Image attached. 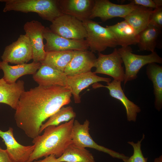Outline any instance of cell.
Returning <instances> with one entry per match:
<instances>
[{"label": "cell", "mask_w": 162, "mask_h": 162, "mask_svg": "<svg viewBox=\"0 0 162 162\" xmlns=\"http://www.w3.org/2000/svg\"><path fill=\"white\" fill-rule=\"evenodd\" d=\"M72 96L67 86L39 85L22 94L14 118L17 126L28 137L40 135L43 122L64 106L69 104Z\"/></svg>", "instance_id": "6da1fadb"}, {"label": "cell", "mask_w": 162, "mask_h": 162, "mask_svg": "<svg viewBox=\"0 0 162 162\" xmlns=\"http://www.w3.org/2000/svg\"><path fill=\"white\" fill-rule=\"evenodd\" d=\"M74 118L58 126L46 128L41 135L33 139L34 150L27 162H32L43 157L54 154L61 156L72 143V132Z\"/></svg>", "instance_id": "7a4b0ae2"}, {"label": "cell", "mask_w": 162, "mask_h": 162, "mask_svg": "<svg viewBox=\"0 0 162 162\" xmlns=\"http://www.w3.org/2000/svg\"><path fill=\"white\" fill-rule=\"evenodd\" d=\"M5 3L3 11L34 12L44 20L52 22L63 14L58 0H1Z\"/></svg>", "instance_id": "3957f363"}, {"label": "cell", "mask_w": 162, "mask_h": 162, "mask_svg": "<svg viewBox=\"0 0 162 162\" xmlns=\"http://www.w3.org/2000/svg\"><path fill=\"white\" fill-rule=\"evenodd\" d=\"M117 49L125 68L124 85L136 79L138 72L144 65L152 63H162V58L155 51L149 55H141L133 53L130 46L122 47Z\"/></svg>", "instance_id": "277c9868"}, {"label": "cell", "mask_w": 162, "mask_h": 162, "mask_svg": "<svg viewBox=\"0 0 162 162\" xmlns=\"http://www.w3.org/2000/svg\"><path fill=\"white\" fill-rule=\"evenodd\" d=\"M82 22L87 32L86 40L92 52H101L107 47L115 48L118 46L113 35L106 27L91 20Z\"/></svg>", "instance_id": "5b68a950"}, {"label": "cell", "mask_w": 162, "mask_h": 162, "mask_svg": "<svg viewBox=\"0 0 162 162\" xmlns=\"http://www.w3.org/2000/svg\"><path fill=\"white\" fill-rule=\"evenodd\" d=\"M89 121L86 119L83 124L74 120L72 132V144L80 147L90 148L106 153L112 157L122 160L129 157L104 146L98 145L93 140L89 133Z\"/></svg>", "instance_id": "8992f818"}, {"label": "cell", "mask_w": 162, "mask_h": 162, "mask_svg": "<svg viewBox=\"0 0 162 162\" xmlns=\"http://www.w3.org/2000/svg\"><path fill=\"white\" fill-rule=\"evenodd\" d=\"M51 22L49 28L51 31L63 37L76 40L87 37L82 22L72 16L63 14Z\"/></svg>", "instance_id": "52a82bcc"}, {"label": "cell", "mask_w": 162, "mask_h": 162, "mask_svg": "<svg viewBox=\"0 0 162 162\" xmlns=\"http://www.w3.org/2000/svg\"><path fill=\"white\" fill-rule=\"evenodd\" d=\"M2 61L17 64L27 63L32 59V50L29 39L20 35L17 40L5 47L1 56Z\"/></svg>", "instance_id": "ba28073f"}, {"label": "cell", "mask_w": 162, "mask_h": 162, "mask_svg": "<svg viewBox=\"0 0 162 162\" xmlns=\"http://www.w3.org/2000/svg\"><path fill=\"white\" fill-rule=\"evenodd\" d=\"M98 55L94 73L107 75L114 80L124 81V71L122 66L123 62L118 49L115 48L112 53L108 55L98 52Z\"/></svg>", "instance_id": "9c48e42d"}, {"label": "cell", "mask_w": 162, "mask_h": 162, "mask_svg": "<svg viewBox=\"0 0 162 162\" xmlns=\"http://www.w3.org/2000/svg\"><path fill=\"white\" fill-rule=\"evenodd\" d=\"M138 5L131 3L118 4L108 0H95L89 19L100 18L103 22L116 17L124 18Z\"/></svg>", "instance_id": "30bf717a"}, {"label": "cell", "mask_w": 162, "mask_h": 162, "mask_svg": "<svg viewBox=\"0 0 162 162\" xmlns=\"http://www.w3.org/2000/svg\"><path fill=\"white\" fill-rule=\"evenodd\" d=\"M46 42L44 49L46 52L67 50H86L89 48L86 40L66 38L52 32L45 27L43 33Z\"/></svg>", "instance_id": "8fae6325"}, {"label": "cell", "mask_w": 162, "mask_h": 162, "mask_svg": "<svg viewBox=\"0 0 162 162\" xmlns=\"http://www.w3.org/2000/svg\"><path fill=\"white\" fill-rule=\"evenodd\" d=\"M45 28L40 22L35 20L27 22L24 25L25 34L29 39L32 48L33 62L40 63L45 58L46 52L43 43Z\"/></svg>", "instance_id": "7c38bea8"}, {"label": "cell", "mask_w": 162, "mask_h": 162, "mask_svg": "<svg viewBox=\"0 0 162 162\" xmlns=\"http://www.w3.org/2000/svg\"><path fill=\"white\" fill-rule=\"evenodd\" d=\"M110 79L100 77L94 72L90 71L71 76H67V85L70 89L75 103L81 102L80 92L91 85L103 81L107 83L111 82Z\"/></svg>", "instance_id": "4fadbf2b"}, {"label": "cell", "mask_w": 162, "mask_h": 162, "mask_svg": "<svg viewBox=\"0 0 162 162\" xmlns=\"http://www.w3.org/2000/svg\"><path fill=\"white\" fill-rule=\"evenodd\" d=\"M0 137L3 140L6 150L15 162H27L34 148V146H25L15 138L13 129L9 127L6 131L0 129Z\"/></svg>", "instance_id": "5bb4252c"}, {"label": "cell", "mask_w": 162, "mask_h": 162, "mask_svg": "<svg viewBox=\"0 0 162 162\" xmlns=\"http://www.w3.org/2000/svg\"><path fill=\"white\" fill-rule=\"evenodd\" d=\"M58 1L62 14L72 16L82 22L90 20L94 0H58Z\"/></svg>", "instance_id": "9a60e30c"}, {"label": "cell", "mask_w": 162, "mask_h": 162, "mask_svg": "<svg viewBox=\"0 0 162 162\" xmlns=\"http://www.w3.org/2000/svg\"><path fill=\"white\" fill-rule=\"evenodd\" d=\"M121 82L114 80L112 82L107 83L106 86L97 82L94 83L92 86L94 88L104 87L108 89L110 95L119 100L124 106L126 110L127 120L129 122H135L138 113L141 111V109L126 96L122 89Z\"/></svg>", "instance_id": "2e32d148"}, {"label": "cell", "mask_w": 162, "mask_h": 162, "mask_svg": "<svg viewBox=\"0 0 162 162\" xmlns=\"http://www.w3.org/2000/svg\"><path fill=\"white\" fill-rule=\"evenodd\" d=\"M97 58L93 52L86 50H76L64 72L68 76L91 71L95 67Z\"/></svg>", "instance_id": "e0dca14e"}, {"label": "cell", "mask_w": 162, "mask_h": 162, "mask_svg": "<svg viewBox=\"0 0 162 162\" xmlns=\"http://www.w3.org/2000/svg\"><path fill=\"white\" fill-rule=\"evenodd\" d=\"M67 78V76L64 72L42 64L33 76L34 80L39 85L44 86L57 85L68 87Z\"/></svg>", "instance_id": "ac0fdd59"}, {"label": "cell", "mask_w": 162, "mask_h": 162, "mask_svg": "<svg viewBox=\"0 0 162 162\" xmlns=\"http://www.w3.org/2000/svg\"><path fill=\"white\" fill-rule=\"evenodd\" d=\"M40 62H33L27 64L11 66L8 63L0 61V69L4 73L2 78L7 83L12 84L16 82L20 77L28 74L34 75L40 68Z\"/></svg>", "instance_id": "d6986e66"}, {"label": "cell", "mask_w": 162, "mask_h": 162, "mask_svg": "<svg viewBox=\"0 0 162 162\" xmlns=\"http://www.w3.org/2000/svg\"><path fill=\"white\" fill-rule=\"evenodd\" d=\"M23 81L10 84L0 79V103H3L16 110L20 97L25 91Z\"/></svg>", "instance_id": "ffe728a7"}, {"label": "cell", "mask_w": 162, "mask_h": 162, "mask_svg": "<svg viewBox=\"0 0 162 162\" xmlns=\"http://www.w3.org/2000/svg\"><path fill=\"white\" fill-rule=\"evenodd\" d=\"M106 27L113 35L118 46L125 47L137 44L138 34L124 20L114 25L107 26Z\"/></svg>", "instance_id": "44dd1931"}, {"label": "cell", "mask_w": 162, "mask_h": 162, "mask_svg": "<svg viewBox=\"0 0 162 162\" xmlns=\"http://www.w3.org/2000/svg\"><path fill=\"white\" fill-rule=\"evenodd\" d=\"M146 73L153 84L155 107L160 111L162 107V67L155 63L148 64Z\"/></svg>", "instance_id": "7402d4cb"}, {"label": "cell", "mask_w": 162, "mask_h": 162, "mask_svg": "<svg viewBox=\"0 0 162 162\" xmlns=\"http://www.w3.org/2000/svg\"><path fill=\"white\" fill-rule=\"evenodd\" d=\"M152 9L139 6L124 18L139 34L149 24Z\"/></svg>", "instance_id": "603a6c76"}, {"label": "cell", "mask_w": 162, "mask_h": 162, "mask_svg": "<svg viewBox=\"0 0 162 162\" xmlns=\"http://www.w3.org/2000/svg\"><path fill=\"white\" fill-rule=\"evenodd\" d=\"M76 51L70 50L46 52L44 60L40 63L64 72Z\"/></svg>", "instance_id": "cb8c5ba5"}, {"label": "cell", "mask_w": 162, "mask_h": 162, "mask_svg": "<svg viewBox=\"0 0 162 162\" xmlns=\"http://www.w3.org/2000/svg\"><path fill=\"white\" fill-rule=\"evenodd\" d=\"M57 159L59 162H96L93 155L88 150L72 143Z\"/></svg>", "instance_id": "d4e9b609"}, {"label": "cell", "mask_w": 162, "mask_h": 162, "mask_svg": "<svg viewBox=\"0 0 162 162\" xmlns=\"http://www.w3.org/2000/svg\"><path fill=\"white\" fill-rule=\"evenodd\" d=\"M161 30L149 24L147 27L139 34L137 44L140 51H154L157 45Z\"/></svg>", "instance_id": "484cf974"}, {"label": "cell", "mask_w": 162, "mask_h": 162, "mask_svg": "<svg viewBox=\"0 0 162 162\" xmlns=\"http://www.w3.org/2000/svg\"><path fill=\"white\" fill-rule=\"evenodd\" d=\"M76 115V113L72 106H63L51 116L46 122L42 125L40 129V135L48 126L58 125L62 122H68L74 118Z\"/></svg>", "instance_id": "4316f807"}, {"label": "cell", "mask_w": 162, "mask_h": 162, "mask_svg": "<svg viewBox=\"0 0 162 162\" xmlns=\"http://www.w3.org/2000/svg\"><path fill=\"white\" fill-rule=\"evenodd\" d=\"M145 135L143 134L142 139L136 143L132 141L128 142L133 147L134 152L130 158L122 160L124 162H147L148 158L144 157L141 148V143Z\"/></svg>", "instance_id": "83f0119b"}, {"label": "cell", "mask_w": 162, "mask_h": 162, "mask_svg": "<svg viewBox=\"0 0 162 162\" xmlns=\"http://www.w3.org/2000/svg\"><path fill=\"white\" fill-rule=\"evenodd\" d=\"M149 24L161 30L162 28V7L154 9L151 14Z\"/></svg>", "instance_id": "f1b7e54d"}, {"label": "cell", "mask_w": 162, "mask_h": 162, "mask_svg": "<svg viewBox=\"0 0 162 162\" xmlns=\"http://www.w3.org/2000/svg\"><path fill=\"white\" fill-rule=\"evenodd\" d=\"M130 3L145 8L154 9L158 8L152 0H130Z\"/></svg>", "instance_id": "f546056e"}, {"label": "cell", "mask_w": 162, "mask_h": 162, "mask_svg": "<svg viewBox=\"0 0 162 162\" xmlns=\"http://www.w3.org/2000/svg\"><path fill=\"white\" fill-rule=\"evenodd\" d=\"M0 162H15L6 149L0 147Z\"/></svg>", "instance_id": "4dcf8cb0"}, {"label": "cell", "mask_w": 162, "mask_h": 162, "mask_svg": "<svg viewBox=\"0 0 162 162\" xmlns=\"http://www.w3.org/2000/svg\"><path fill=\"white\" fill-rule=\"evenodd\" d=\"M34 162H59L56 157L54 154H51L46 157L42 160H34Z\"/></svg>", "instance_id": "1f68e13d"}, {"label": "cell", "mask_w": 162, "mask_h": 162, "mask_svg": "<svg viewBox=\"0 0 162 162\" xmlns=\"http://www.w3.org/2000/svg\"><path fill=\"white\" fill-rule=\"evenodd\" d=\"M153 2L158 8L162 7V0H153Z\"/></svg>", "instance_id": "d6a6232c"}, {"label": "cell", "mask_w": 162, "mask_h": 162, "mask_svg": "<svg viewBox=\"0 0 162 162\" xmlns=\"http://www.w3.org/2000/svg\"><path fill=\"white\" fill-rule=\"evenodd\" d=\"M154 162H162V156L161 155L159 157L155 158Z\"/></svg>", "instance_id": "836d02e7"}, {"label": "cell", "mask_w": 162, "mask_h": 162, "mask_svg": "<svg viewBox=\"0 0 162 162\" xmlns=\"http://www.w3.org/2000/svg\"><path fill=\"white\" fill-rule=\"evenodd\" d=\"M1 0H0V2H1Z\"/></svg>", "instance_id": "e575fe53"}]
</instances>
